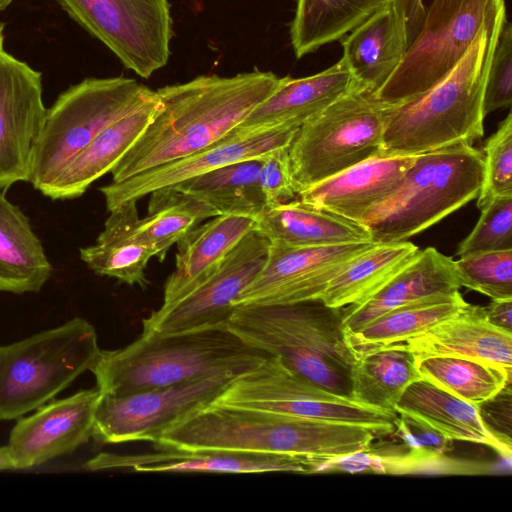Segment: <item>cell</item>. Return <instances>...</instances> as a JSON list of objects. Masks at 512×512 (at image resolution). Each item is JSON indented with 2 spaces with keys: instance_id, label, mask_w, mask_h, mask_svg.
Segmentation results:
<instances>
[{
  "instance_id": "47",
  "label": "cell",
  "mask_w": 512,
  "mask_h": 512,
  "mask_svg": "<svg viewBox=\"0 0 512 512\" xmlns=\"http://www.w3.org/2000/svg\"><path fill=\"white\" fill-rule=\"evenodd\" d=\"M15 465L12 460L8 446L0 447V471L2 470H14Z\"/></svg>"
},
{
  "instance_id": "28",
  "label": "cell",
  "mask_w": 512,
  "mask_h": 512,
  "mask_svg": "<svg viewBox=\"0 0 512 512\" xmlns=\"http://www.w3.org/2000/svg\"><path fill=\"white\" fill-rule=\"evenodd\" d=\"M395 411L420 420L450 441L485 445L502 458L511 460L512 449L500 443L486 430L476 405L426 379L416 380L406 388L396 403Z\"/></svg>"
},
{
  "instance_id": "46",
  "label": "cell",
  "mask_w": 512,
  "mask_h": 512,
  "mask_svg": "<svg viewBox=\"0 0 512 512\" xmlns=\"http://www.w3.org/2000/svg\"><path fill=\"white\" fill-rule=\"evenodd\" d=\"M484 313L490 324L512 333V299L492 300Z\"/></svg>"
},
{
  "instance_id": "35",
  "label": "cell",
  "mask_w": 512,
  "mask_h": 512,
  "mask_svg": "<svg viewBox=\"0 0 512 512\" xmlns=\"http://www.w3.org/2000/svg\"><path fill=\"white\" fill-rule=\"evenodd\" d=\"M416 357L402 343L360 356L351 372V397L375 408L395 411L406 388L421 379Z\"/></svg>"
},
{
  "instance_id": "25",
  "label": "cell",
  "mask_w": 512,
  "mask_h": 512,
  "mask_svg": "<svg viewBox=\"0 0 512 512\" xmlns=\"http://www.w3.org/2000/svg\"><path fill=\"white\" fill-rule=\"evenodd\" d=\"M160 106L156 91L141 107L107 125L42 194L53 200L82 196L93 182L111 172L155 118Z\"/></svg>"
},
{
  "instance_id": "3",
  "label": "cell",
  "mask_w": 512,
  "mask_h": 512,
  "mask_svg": "<svg viewBox=\"0 0 512 512\" xmlns=\"http://www.w3.org/2000/svg\"><path fill=\"white\" fill-rule=\"evenodd\" d=\"M506 16L505 8L486 20L450 71L423 94L393 107L380 156H416L483 137L485 85Z\"/></svg>"
},
{
  "instance_id": "44",
  "label": "cell",
  "mask_w": 512,
  "mask_h": 512,
  "mask_svg": "<svg viewBox=\"0 0 512 512\" xmlns=\"http://www.w3.org/2000/svg\"><path fill=\"white\" fill-rule=\"evenodd\" d=\"M394 433L403 440L409 449L415 451L427 454H445L449 449L450 440L427 424L406 414H398Z\"/></svg>"
},
{
  "instance_id": "30",
  "label": "cell",
  "mask_w": 512,
  "mask_h": 512,
  "mask_svg": "<svg viewBox=\"0 0 512 512\" xmlns=\"http://www.w3.org/2000/svg\"><path fill=\"white\" fill-rule=\"evenodd\" d=\"M52 271L28 217L0 190V291L38 293Z\"/></svg>"
},
{
  "instance_id": "1",
  "label": "cell",
  "mask_w": 512,
  "mask_h": 512,
  "mask_svg": "<svg viewBox=\"0 0 512 512\" xmlns=\"http://www.w3.org/2000/svg\"><path fill=\"white\" fill-rule=\"evenodd\" d=\"M280 77L252 71L199 76L157 90L160 110L111 170L120 182L198 152L237 128L277 88Z\"/></svg>"
},
{
  "instance_id": "45",
  "label": "cell",
  "mask_w": 512,
  "mask_h": 512,
  "mask_svg": "<svg viewBox=\"0 0 512 512\" xmlns=\"http://www.w3.org/2000/svg\"><path fill=\"white\" fill-rule=\"evenodd\" d=\"M392 5L401 16L409 43L419 33L426 14L423 0H394Z\"/></svg>"
},
{
  "instance_id": "33",
  "label": "cell",
  "mask_w": 512,
  "mask_h": 512,
  "mask_svg": "<svg viewBox=\"0 0 512 512\" xmlns=\"http://www.w3.org/2000/svg\"><path fill=\"white\" fill-rule=\"evenodd\" d=\"M262 157L234 162L169 188L208 204L219 215L255 219L266 208L260 185Z\"/></svg>"
},
{
  "instance_id": "22",
  "label": "cell",
  "mask_w": 512,
  "mask_h": 512,
  "mask_svg": "<svg viewBox=\"0 0 512 512\" xmlns=\"http://www.w3.org/2000/svg\"><path fill=\"white\" fill-rule=\"evenodd\" d=\"M401 343L417 359L431 356L470 358L512 373V333L490 324L483 306L468 303Z\"/></svg>"
},
{
  "instance_id": "15",
  "label": "cell",
  "mask_w": 512,
  "mask_h": 512,
  "mask_svg": "<svg viewBox=\"0 0 512 512\" xmlns=\"http://www.w3.org/2000/svg\"><path fill=\"white\" fill-rule=\"evenodd\" d=\"M375 243L293 246L270 241L263 267L236 298L234 306L320 298L331 280Z\"/></svg>"
},
{
  "instance_id": "21",
  "label": "cell",
  "mask_w": 512,
  "mask_h": 512,
  "mask_svg": "<svg viewBox=\"0 0 512 512\" xmlns=\"http://www.w3.org/2000/svg\"><path fill=\"white\" fill-rule=\"evenodd\" d=\"M150 195L149 214L140 219L131 201L109 211L102 238H124L151 246L156 257L163 261L170 247L203 220L218 212L208 204L171 188L156 190Z\"/></svg>"
},
{
  "instance_id": "36",
  "label": "cell",
  "mask_w": 512,
  "mask_h": 512,
  "mask_svg": "<svg viewBox=\"0 0 512 512\" xmlns=\"http://www.w3.org/2000/svg\"><path fill=\"white\" fill-rule=\"evenodd\" d=\"M416 367L423 379L474 405L494 396L512 382V373L470 358H416Z\"/></svg>"
},
{
  "instance_id": "8",
  "label": "cell",
  "mask_w": 512,
  "mask_h": 512,
  "mask_svg": "<svg viewBox=\"0 0 512 512\" xmlns=\"http://www.w3.org/2000/svg\"><path fill=\"white\" fill-rule=\"evenodd\" d=\"M155 95L126 77L86 78L67 88L47 109L32 150L28 182L43 193L102 129Z\"/></svg>"
},
{
  "instance_id": "32",
  "label": "cell",
  "mask_w": 512,
  "mask_h": 512,
  "mask_svg": "<svg viewBox=\"0 0 512 512\" xmlns=\"http://www.w3.org/2000/svg\"><path fill=\"white\" fill-rule=\"evenodd\" d=\"M394 0H297L290 25L291 45L296 58L342 40L377 11Z\"/></svg>"
},
{
  "instance_id": "11",
  "label": "cell",
  "mask_w": 512,
  "mask_h": 512,
  "mask_svg": "<svg viewBox=\"0 0 512 512\" xmlns=\"http://www.w3.org/2000/svg\"><path fill=\"white\" fill-rule=\"evenodd\" d=\"M212 404L362 425L384 436L394 433L398 416L327 391L274 356L235 378Z\"/></svg>"
},
{
  "instance_id": "20",
  "label": "cell",
  "mask_w": 512,
  "mask_h": 512,
  "mask_svg": "<svg viewBox=\"0 0 512 512\" xmlns=\"http://www.w3.org/2000/svg\"><path fill=\"white\" fill-rule=\"evenodd\" d=\"M416 156H377L298 193L300 201L361 224L401 184ZM362 225V224H361Z\"/></svg>"
},
{
  "instance_id": "19",
  "label": "cell",
  "mask_w": 512,
  "mask_h": 512,
  "mask_svg": "<svg viewBox=\"0 0 512 512\" xmlns=\"http://www.w3.org/2000/svg\"><path fill=\"white\" fill-rule=\"evenodd\" d=\"M83 469L88 471L131 470L143 473H316L315 456L182 450H159L155 453L139 455L103 452L89 459L83 465Z\"/></svg>"
},
{
  "instance_id": "48",
  "label": "cell",
  "mask_w": 512,
  "mask_h": 512,
  "mask_svg": "<svg viewBox=\"0 0 512 512\" xmlns=\"http://www.w3.org/2000/svg\"><path fill=\"white\" fill-rule=\"evenodd\" d=\"M14 0H0V12L6 10Z\"/></svg>"
},
{
  "instance_id": "17",
  "label": "cell",
  "mask_w": 512,
  "mask_h": 512,
  "mask_svg": "<svg viewBox=\"0 0 512 512\" xmlns=\"http://www.w3.org/2000/svg\"><path fill=\"white\" fill-rule=\"evenodd\" d=\"M47 108L42 75L0 47V190L27 181Z\"/></svg>"
},
{
  "instance_id": "14",
  "label": "cell",
  "mask_w": 512,
  "mask_h": 512,
  "mask_svg": "<svg viewBox=\"0 0 512 512\" xmlns=\"http://www.w3.org/2000/svg\"><path fill=\"white\" fill-rule=\"evenodd\" d=\"M237 377H202L120 397L101 394L93 438L103 444H153L175 422L212 404Z\"/></svg>"
},
{
  "instance_id": "13",
  "label": "cell",
  "mask_w": 512,
  "mask_h": 512,
  "mask_svg": "<svg viewBox=\"0 0 512 512\" xmlns=\"http://www.w3.org/2000/svg\"><path fill=\"white\" fill-rule=\"evenodd\" d=\"M269 245L255 229L247 233L192 289L143 318L142 331L175 334L227 326L234 301L263 267Z\"/></svg>"
},
{
  "instance_id": "27",
  "label": "cell",
  "mask_w": 512,
  "mask_h": 512,
  "mask_svg": "<svg viewBox=\"0 0 512 512\" xmlns=\"http://www.w3.org/2000/svg\"><path fill=\"white\" fill-rule=\"evenodd\" d=\"M254 228L253 218L220 214L189 231L176 243L175 270L165 282L163 303L192 289Z\"/></svg>"
},
{
  "instance_id": "4",
  "label": "cell",
  "mask_w": 512,
  "mask_h": 512,
  "mask_svg": "<svg viewBox=\"0 0 512 512\" xmlns=\"http://www.w3.org/2000/svg\"><path fill=\"white\" fill-rule=\"evenodd\" d=\"M270 357L227 326L175 334L142 331L125 347L100 350L90 371L102 395L120 397L202 377L240 376Z\"/></svg>"
},
{
  "instance_id": "7",
  "label": "cell",
  "mask_w": 512,
  "mask_h": 512,
  "mask_svg": "<svg viewBox=\"0 0 512 512\" xmlns=\"http://www.w3.org/2000/svg\"><path fill=\"white\" fill-rule=\"evenodd\" d=\"M100 350L94 326L80 317L0 345V420L19 419L52 400L90 371Z\"/></svg>"
},
{
  "instance_id": "42",
  "label": "cell",
  "mask_w": 512,
  "mask_h": 512,
  "mask_svg": "<svg viewBox=\"0 0 512 512\" xmlns=\"http://www.w3.org/2000/svg\"><path fill=\"white\" fill-rule=\"evenodd\" d=\"M260 185L266 207L289 202L297 195L291 174L289 146L274 149L262 157Z\"/></svg>"
},
{
  "instance_id": "29",
  "label": "cell",
  "mask_w": 512,
  "mask_h": 512,
  "mask_svg": "<svg viewBox=\"0 0 512 512\" xmlns=\"http://www.w3.org/2000/svg\"><path fill=\"white\" fill-rule=\"evenodd\" d=\"M255 230L269 241L293 246H327L373 241L361 224L291 201L266 207L255 219Z\"/></svg>"
},
{
  "instance_id": "5",
  "label": "cell",
  "mask_w": 512,
  "mask_h": 512,
  "mask_svg": "<svg viewBox=\"0 0 512 512\" xmlns=\"http://www.w3.org/2000/svg\"><path fill=\"white\" fill-rule=\"evenodd\" d=\"M227 327L319 387L352 398L351 372L357 359L345 336L341 308L321 298L236 305Z\"/></svg>"
},
{
  "instance_id": "9",
  "label": "cell",
  "mask_w": 512,
  "mask_h": 512,
  "mask_svg": "<svg viewBox=\"0 0 512 512\" xmlns=\"http://www.w3.org/2000/svg\"><path fill=\"white\" fill-rule=\"evenodd\" d=\"M395 105L357 89L302 123L289 145L297 195L353 165L380 156L383 132Z\"/></svg>"
},
{
  "instance_id": "12",
  "label": "cell",
  "mask_w": 512,
  "mask_h": 512,
  "mask_svg": "<svg viewBox=\"0 0 512 512\" xmlns=\"http://www.w3.org/2000/svg\"><path fill=\"white\" fill-rule=\"evenodd\" d=\"M67 15L142 78L170 57L173 20L168 0H56Z\"/></svg>"
},
{
  "instance_id": "43",
  "label": "cell",
  "mask_w": 512,
  "mask_h": 512,
  "mask_svg": "<svg viewBox=\"0 0 512 512\" xmlns=\"http://www.w3.org/2000/svg\"><path fill=\"white\" fill-rule=\"evenodd\" d=\"M507 383L489 399L476 404L486 430L500 443L512 449V389Z\"/></svg>"
},
{
  "instance_id": "24",
  "label": "cell",
  "mask_w": 512,
  "mask_h": 512,
  "mask_svg": "<svg viewBox=\"0 0 512 512\" xmlns=\"http://www.w3.org/2000/svg\"><path fill=\"white\" fill-rule=\"evenodd\" d=\"M461 284L452 257L434 247L415 257L383 288L356 307L341 308L345 333H354L380 315L421 299L458 292Z\"/></svg>"
},
{
  "instance_id": "6",
  "label": "cell",
  "mask_w": 512,
  "mask_h": 512,
  "mask_svg": "<svg viewBox=\"0 0 512 512\" xmlns=\"http://www.w3.org/2000/svg\"><path fill=\"white\" fill-rule=\"evenodd\" d=\"M482 173V152L471 144L416 155L399 187L361 224L375 242L407 241L476 199Z\"/></svg>"
},
{
  "instance_id": "41",
  "label": "cell",
  "mask_w": 512,
  "mask_h": 512,
  "mask_svg": "<svg viewBox=\"0 0 512 512\" xmlns=\"http://www.w3.org/2000/svg\"><path fill=\"white\" fill-rule=\"evenodd\" d=\"M512 104V25H503L490 63L483 101L484 115Z\"/></svg>"
},
{
  "instance_id": "37",
  "label": "cell",
  "mask_w": 512,
  "mask_h": 512,
  "mask_svg": "<svg viewBox=\"0 0 512 512\" xmlns=\"http://www.w3.org/2000/svg\"><path fill=\"white\" fill-rule=\"evenodd\" d=\"M152 257L153 247L124 238L98 236L95 244L80 249L81 260L94 273L143 289L149 284L145 270Z\"/></svg>"
},
{
  "instance_id": "49",
  "label": "cell",
  "mask_w": 512,
  "mask_h": 512,
  "mask_svg": "<svg viewBox=\"0 0 512 512\" xmlns=\"http://www.w3.org/2000/svg\"><path fill=\"white\" fill-rule=\"evenodd\" d=\"M4 23L0 22V47L4 44Z\"/></svg>"
},
{
  "instance_id": "34",
  "label": "cell",
  "mask_w": 512,
  "mask_h": 512,
  "mask_svg": "<svg viewBox=\"0 0 512 512\" xmlns=\"http://www.w3.org/2000/svg\"><path fill=\"white\" fill-rule=\"evenodd\" d=\"M468 303L460 292L421 299L392 309L357 332L345 333L356 359L401 343L453 315Z\"/></svg>"
},
{
  "instance_id": "31",
  "label": "cell",
  "mask_w": 512,
  "mask_h": 512,
  "mask_svg": "<svg viewBox=\"0 0 512 512\" xmlns=\"http://www.w3.org/2000/svg\"><path fill=\"white\" fill-rule=\"evenodd\" d=\"M419 250L408 240L376 242L334 277L320 298L331 307L359 306L394 278Z\"/></svg>"
},
{
  "instance_id": "18",
  "label": "cell",
  "mask_w": 512,
  "mask_h": 512,
  "mask_svg": "<svg viewBox=\"0 0 512 512\" xmlns=\"http://www.w3.org/2000/svg\"><path fill=\"white\" fill-rule=\"evenodd\" d=\"M100 398L97 387L80 390L19 418L7 444L15 469L42 465L87 443L93 437Z\"/></svg>"
},
{
  "instance_id": "38",
  "label": "cell",
  "mask_w": 512,
  "mask_h": 512,
  "mask_svg": "<svg viewBox=\"0 0 512 512\" xmlns=\"http://www.w3.org/2000/svg\"><path fill=\"white\" fill-rule=\"evenodd\" d=\"M455 267L461 286L492 300L512 299V250L460 257Z\"/></svg>"
},
{
  "instance_id": "40",
  "label": "cell",
  "mask_w": 512,
  "mask_h": 512,
  "mask_svg": "<svg viewBox=\"0 0 512 512\" xmlns=\"http://www.w3.org/2000/svg\"><path fill=\"white\" fill-rule=\"evenodd\" d=\"M480 210L476 225L458 245L459 257L512 250V196L495 198Z\"/></svg>"
},
{
  "instance_id": "39",
  "label": "cell",
  "mask_w": 512,
  "mask_h": 512,
  "mask_svg": "<svg viewBox=\"0 0 512 512\" xmlns=\"http://www.w3.org/2000/svg\"><path fill=\"white\" fill-rule=\"evenodd\" d=\"M483 173L477 196L482 209L498 197L512 196V113L500 122L483 149Z\"/></svg>"
},
{
  "instance_id": "26",
  "label": "cell",
  "mask_w": 512,
  "mask_h": 512,
  "mask_svg": "<svg viewBox=\"0 0 512 512\" xmlns=\"http://www.w3.org/2000/svg\"><path fill=\"white\" fill-rule=\"evenodd\" d=\"M342 58L359 86L376 93L403 60L410 45L405 24L391 4L341 40Z\"/></svg>"
},
{
  "instance_id": "2",
  "label": "cell",
  "mask_w": 512,
  "mask_h": 512,
  "mask_svg": "<svg viewBox=\"0 0 512 512\" xmlns=\"http://www.w3.org/2000/svg\"><path fill=\"white\" fill-rule=\"evenodd\" d=\"M384 434L374 428L210 404L167 428L157 450L340 457Z\"/></svg>"
},
{
  "instance_id": "16",
  "label": "cell",
  "mask_w": 512,
  "mask_h": 512,
  "mask_svg": "<svg viewBox=\"0 0 512 512\" xmlns=\"http://www.w3.org/2000/svg\"><path fill=\"white\" fill-rule=\"evenodd\" d=\"M300 125L285 124L259 130L235 128L228 135L193 154L156 166L120 182L102 186L108 211L138 201L150 193L234 162L259 158L289 146Z\"/></svg>"
},
{
  "instance_id": "23",
  "label": "cell",
  "mask_w": 512,
  "mask_h": 512,
  "mask_svg": "<svg viewBox=\"0 0 512 512\" xmlns=\"http://www.w3.org/2000/svg\"><path fill=\"white\" fill-rule=\"evenodd\" d=\"M357 89L362 88L343 58L311 76L280 77L274 92L255 107L238 128L259 130L285 124L301 125Z\"/></svg>"
},
{
  "instance_id": "10",
  "label": "cell",
  "mask_w": 512,
  "mask_h": 512,
  "mask_svg": "<svg viewBox=\"0 0 512 512\" xmlns=\"http://www.w3.org/2000/svg\"><path fill=\"white\" fill-rule=\"evenodd\" d=\"M505 8L504 0H432L403 60L375 96L401 104L423 94L461 59L485 21Z\"/></svg>"
}]
</instances>
